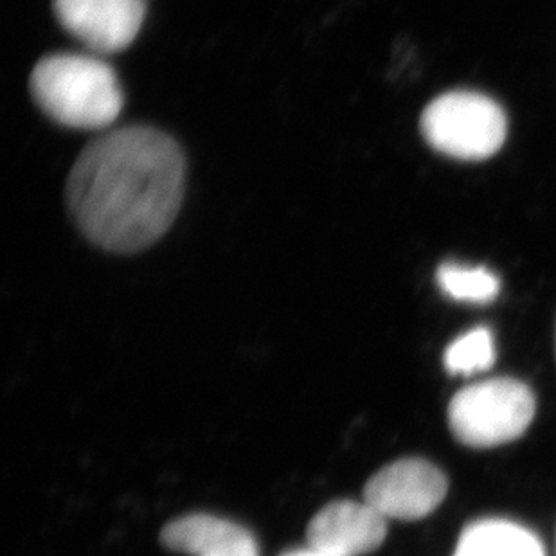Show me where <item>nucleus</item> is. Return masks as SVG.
Returning a JSON list of instances; mask_svg holds the SVG:
<instances>
[{
    "label": "nucleus",
    "mask_w": 556,
    "mask_h": 556,
    "mask_svg": "<svg viewBox=\"0 0 556 556\" xmlns=\"http://www.w3.org/2000/svg\"><path fill=\"white\" fill-rule=\"evenodd\" d=\"M29 90L43 114L76 130L111 126L125 105L116 71L98 54H49L33 68Z\"/></svg>",
    "instance_id": "obj_2"
},
{
    "label": "nucleus",
    "mask_w": 556,
    "mask_h": 556,
    "mask_svg": "<svg viewBox=\"0 0 556 556\" xmlns=\"http://www.w3.org/2000/svg\"><path fill=\"white\" fill-rule=\"evenodd\" d=\"M63 29L92 53L130 48L147 18V0H53Z\"/></svg>",
    "instance_id": "obj_6"
},
{
    "label": "nucleus",
    "mask_w": 556,
    "mask_h": 556,
    "mask_svg": "<svg viewBox=\"0 0 556 556\" xmlns=\"http://www.w3.org/2000/svg\"><path fill=\"white\" fill-rule=\"evenodd\" d=\"M495 357L497 353L492 331L489 328H473L446 348L443 363L452 375H478L489 371L495 364Z\"/></svg>",
    "instance_id": "obj_11"
},
{
    "label": "nucleus",
    "mask_w": 556,
    "mask_h": 556,
    "mask_svg": "<svg viewBox=\"0 0 556 556\" xmlns=\"http://www.w3.org/2000/svg\"><path fill=\"white\" fill-rule=\"evenodd\" d=\"M448 492L440 468L426 459H399L369 479L364 501L383 519L418 520L432 514Z\"/></svg>",
    "instance_id": "obj_5"
},
{
    "label": "nucleus",
    "mask_w": 556,
    "mask_h": 556,
    "mask_svg": "<svg viewBox=\"0 0 556 556\" xmlns=\"http://www.w3.org/2000/svg\"><path fill=\"white\" fill-rule=\"evenodd\" d=\"M452 556H546L535 533L503 519H484L463 531Z\"/></svg>",
    "instance_id": "obj_9"
},
{
    "label": "nucleus",
    "mask_w": 556,
    "mask_h": 556,
    "mask_svg": "<svg viewBox=\"0 0 556 556\" xmlns=\"http://www.w3.org/2000/svg\"><path fill=\"white\" fill-rule=\"evenodd\" d=\"M161 541L191 556H260L256 539L245 528L215 515L180 517L164 528Z\"/></svg>",
    "instance_id": "obj_8"
},
{
    "label": "nucleus",
    "mask_w": 556,
    "mask_h": 556,
    "mask_svg": "<svg viewBox=\"0 0 556 556\" xmlns=\"http://www.w3.org/2000/svg\"><path fill=\"white\" fill-rule=\"evenodd\" d=\"M420 128L434 150L462 161L492 157L508 134L503 109L472 90L438 96L421 114Z\"/></svg>",
    "instance_id": "obj_4"
},
{
    "label": "nucleus",
    "mask_w": 556,
    "mask_h": 556,
    "mask_svg": "<svg viewBox=\"0 0 556 556\" xmlns=\"http://www.w3.org/2000/svg\"><path fill=\"white\" fill-rule=\"evenodd\" d=\"M435 281L443 294L463 303H492L501 290V281L486 267H468L462 263L446 262L435 273Z\"/></svg>",
    "instance_id": "obj_10"
},
{
    "label": "nucleus",
    "mask_w": 556,
    "mask_h": 556,
    "mask_svg": "<svg viewBox=\"0 0 556 556\" xmlns=\"http://www.w3.org/2000/svg\"><path fill=\"white\" fill-rule=\"evenodd\" d=\"M281 556H337L331 555V553L323 552V549H317V547H303V549H294V552L285 553Z\"/></svg>",
    "instance_id": "obj_12"
},
{
    "label": "nucleus",
    "mask_w": 556,
    "mask_h": 556,
    "mask_svg": "<svg viewBox=\"0 0 556 556\" xmlns=\"http://www.w3.org/2000/svg\"><path fill=\"white\" fill-rule=\"evenodd\" d=\"M388 535V520L366 501H336L326 504L309 520L308 546L337 556L375 552Z\"/></svg>",
    "instance_id": "obj_7"
},
{
    "label": "nucleus",
    "mask_w": 556,
    "mask_h": 556,
    "mask_svg": "<svg viewBox=\"0 0 556 556\" xmlns=\"http://www.w3.org/2000/svg\"><path fill=\"white\" fill-rule=\"evenodd\" d=\"M535 418V396L515 378H490L462 389L448 405V426L463 445L490 448L525 434Z\"/></svg>",
    "instance_id": "obj_3"
},
{
    "label": "nucleus",
    "mask_w": 556,
    "mask_h": 556,
    "mask_svg": "<svg viewBox=\"0 0 556 556\" xmlns=\"http://www.w3.org/2000/svg\"><path fill=\"white\" fill-rule=\"evenodd\" d=\"M179 144L150 126H123L90 142L67 180V204L90 242L111 252L150 248L185 197Z\"/></svg>",
    "instance_id": "obj_1"
}]
</instances>
